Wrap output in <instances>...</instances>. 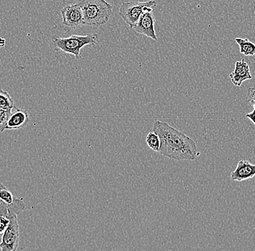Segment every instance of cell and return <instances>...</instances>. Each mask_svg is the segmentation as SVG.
I'll return each instance as SVG.
<instances>
[{
    "label": "cell",
    "instance_id": "1",
    "mask_svg": "<svg viewBox=\"0 0 255 251\" xmlns=\"http://www.w3.org/2000/svg\"><path fill=\"white\" fill-rule=\"evenodd\" d=\"M153 131L159 136L160 139L159 153L164 157L177 161L194 160L198 157L195 141L166 122L156 120Z\"/></svg>",
    "mask_w": 255,
    "mask_h": 251
},
{
    "label": "cell",
    "instance_id": "2",
    "mask_svg": "<svg viewBox=\"0 0 255 251\" xmlns=\"http://www.w3.org/2000/svg\"><path fill=\"white\" fill-rule=\"evenodd\" d=\"M82 9L84 24L98 27L109 21L113 7L106 0H79Z\"/></svg>",
    "mask_w": 255,
    "mask_h": 251
},
{
    "label": "cell",
    "instance_id": "3",
    "mask_svg": "<svg viewBox=\"0 0 255 251\" xmlns=\"http://www.w3.org/2000/svg\"><path fill=\"white\" fill-rule=\"evenodd\" d=\"M98 36L97 33H89L84 36L72 35L65 38L55 36L52 37V44L56 51H62L73 55L76 60H81V49L85 46L96 45Z\"/></svg>",
    "mask_w": 255,
    "mask_h": 251
},
{
    "label": "cell",
    "instance_id": "4",
    "mask_svg": "<svg viewBox=\"0 0 255 251\" xmlns=\"http://www.w3.org/2000/svg\"><path fill=\"white\" fill-rule=\"evenodd\" d=\"M157 4V1L154 0L123 2L120 7L119 15L130 28H132L138 23L142 14L144 12H153V8Z\"/></svg>",
    "mask_w": 255,
    "mask_h": 251
},
{
    "label": "cell",
    "instance_id": "5",
    "mask_svg": "<svg viewBox=\"0 0 255 251\" xmlns=\"http://www.w3.org/2000/svg\"><path fill=\"white\" fill-rule=\"evenodd\" d=\"M26 209L22 198H15L13 194L0 182V216L9 219L18 215Z\"/></svg>",
    "mask_w": 255,
    "mask_h": 251
},
{
    "label": "cell",
    "instance_id": "6",
    "mask_svg": "<svg viewBox=\"0 0 255 251\" xmlns=\"http://www.w3.org/2000/svg\"><path fill=\"white\" fill-rule=\"evenodd\" d=\"M60 12L65 31H70L85 25L82 9L77 1L74 4H67Z\"/></svg>",
    "mask_w": 255,
    "mask_h": 251
},
{
    "label": "cell",
    "instance_id": "7",
    "mask_svg": "<svg viewBox=\"0 0 255 251\" xmlns=\"http://www.w3.org/2000/svg\"><path fill=\"white\" fill-rule=\"evenodd\" d=\"M19 225L17 216L9 218L8 227L1 237L0 249L2 251H15L19 246Z\"/></svg>",
    "mask_w": 255,
    "mask_h": 251
},
{
    "label": "cell",
    "instance_id": "8",
    "mask_svg": "<svg viewBox=\"0 0 255 251\" xmlns=\"http://www.w3.org/2000/svg\"><path fill=\"white\" fill-rule=\"evenodd\" d=\"M154 17L153 12H144L142 14L138 23L133 27V29L140 34L144 35L154 41H157V36L154 30Z\"/></svg>",
    "mask_w": 255,
    "mask_h": 251
},
{
    "label": "cell",
    "instance_id": "9",
    "mask_svg": "<svg viewBox=\"0 0 255 251\" xmlns=\"http://www.w3.org/2000/svg\"><path fill=\"white\" fill-rule=\"evenodd\" d=\"M229 76L236 86H241L244 81L253 79L250 73V66L244 59L236 63L234 72L231 73Z\"/></svg>",
    "mask_w": 255,
    "mask_h": 251
},
{
    "label": "cell",
    "instance_id": "10",
    "mask_svg": "<svg viewBox=\"0 0 255 251\" xmlns=\"http://www.w3.org/2000/svg\"><path fill=\"white\" fill-rule=\"evenodd\" d=\"M255 176V165H253L246 160H241L235 170L231 174V179L238 182L253 178Z\"/></svg>",
    "mask_w": 255,
    "mask_h": 251
},
{
    "label": "cell",
    "instance_id": "11",
    "mask_svg": "<svg viewBox=\"0 0 255 251\" xmlns=\"http://www.w3.org/2000/svg\"><path fill=\"white\" fill-rule=\"evenodd\" d=\"M29 120V115L25 110L17 109L12 112L8 120L6 130H17L25 126Z\"/></svg>",
    "mask_w": 255,
    "mask_h": 251
},
{
    "label": "cell",
    "instance_id": "12",
    "mask_svg": "<svg viewBox=\"0 0 255 251\" xmlns=\"http://www.w3.org/2000/svg\"><path fill=\"white\" fill-rule=\"evenodd\" d=\"M235 41L239 46L240 52L245 56H254L255 55V44L248 39L236 38Z\"/></svg>",
    "mask_w": 255,
    "mask_h": 251
},
{
    "label": "cell",
    "instance_id": "13",
    "mask_svg": "<svg viewBox=\"0 0 255 251\" xmlns=\"http://www.w3.org/2000/svg\"><path fill=\"white\" fill-rule=\"evenodd\" d=\"M0 108L12 110L15 108L13 99L5 90L0 89Z\"/></svg>",
    "mask_w": 255,
    "mask_h": 251
},
{
    "label": "cell",
    "instance_id": "14",
    "mask_svg": "<svg viewBox=\"0 0 255 251\" xmlns=\"http://www.w3.org/2000/svg\"><path fill=\"white\" fill-rule=\"evenodd\" d=\"M146 143L151 150L159 152V148H160V139L155 132L153 131L148 133L146 138Z\"/></svg>",
    "mask_w": 255,
    "mask_h": 251
},
{
    "label": "cell",
    "instance_id": "15",
    "mask_svg": "<svg viewBox=\"0 0 255 251\" xmlns=\"http://www.w3.org/2000/svg\"><path fill=\"white\" fill-rule=\"evenodd\" d=\"M247 97H248L249 102L253 106L254 109H253L251 113L247 114L246 117L250 119L255 125V86L251 87V88L248 90Z\"/></svg>",
    "mask_w": 255,
    "mask_h": 251
},
{
    "label": "cell",
    "instance_id": "16",
    "mask_svg": "<svg viewBox=\"0 0 255 251\" xmlns=\"http://www.w3.org/2000/svg\"><path fill=\"white\" fill-rule=\"evenodd\" d=\"M11 114L12 110H7L0 108V133L6 130V125Z\"/></svg>",
    "mask_w": 255,
    "mask_h": 251
},
{
    "label": "cell",
    "instance_id": "17",
    "mask_svg": "<svg viewBox=\"0 0 255 251\" xmlns=\"http://www.w3.org/2000/svg\"><path fill=\"white\" fill-rule=\"evenodd\" d=\"M9 223V219L0 216V234H3Z\"/></svg>",
    "mask_w": 255,
    "mask_h": 251
},
{
    "label": "cell",
    "instance_id": "18",
    "mask_svg": "<svg viewBox=\"0 0 255 251\" xmlns=\"http://www.w3.org/2000/svg\"><path fill=\"white\" fill-rule=\"evenodd\" d=\"M5 39H3V38H0V48H1V47H4V46H5Z\"/></svg>",
    "mask_w": 255,
    "mask_h": 251
},
{
    "label": "cell",
    "instance_id": "19",
    "mask_svg": "<svg viewBox=\"0 0 255 251\" xmlns=\"http://www.w3.org/2000/svg\"><path fill=\"white\" fill-rule=\"evenodd\" d=\"M1 237H2V234H0V243H1Z\"/></svg>",
    "mask_w": 255,
    "mask_h": 251
},
{
    "label": "cell",
    "instance_id": "20",
    "mask_svg": "<svg viewBox=\"0 0 255 251\" xmlns=\"http://www.w3.org/2000/svg\"><path fill=\"white\" fill-rule=\"evenodd\" d=\"M0 62H1V59H0Z\"/></svg>",
    "mask_w": 255,
    "mask_h": 251
}]
</instances>
